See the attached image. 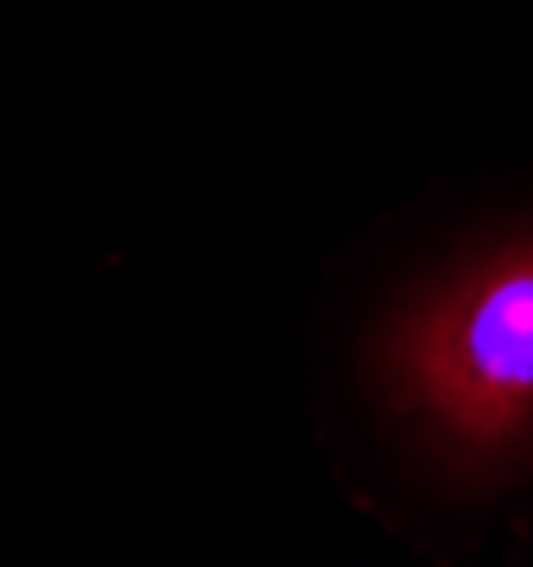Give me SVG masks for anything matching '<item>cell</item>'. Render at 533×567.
I'll list each match as a JSON object with an SVG mask.
<instances>
[{
	"mask_svg": "<svg viewBox=\"0 0 533 567\" xmlns=\"http://www.w3.org/2000/svg\"><path fill=\"white\" fill-rule=\"evenodd\" d=\"M399 411L461 461L533 450V230L454 265L383 338Z\"/></svg>",
	"mask_w": 533,
	"mask_h": 567,
	"instance_id": "6da1fadb",
	"label": "cell"
}]
</instances>
